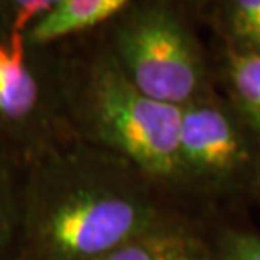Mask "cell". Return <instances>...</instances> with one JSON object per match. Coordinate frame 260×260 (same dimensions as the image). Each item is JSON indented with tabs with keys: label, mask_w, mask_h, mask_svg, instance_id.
<instances>
[{
	"label": "cell",
	"mask_w": 260,
	"mask_h": 260,
	"mask_svg": "<svg viewBox=\"0 0 260 260\" xmlns=\"http://www.w3.org/2000/svg\"><path fill=\"white\" fill-rule=\"evenodd\" d=\"M183 215L128 160L70 140L24 162L14 260H103Z\"/></svg>",
	"instance_id": "1"
},
{
	"label": "cell",
	"mask_w": 260,
	"mask_h": 260,
	"mask_svg": "<svg viewBox=\"0 0 260 260\" xmlns=\"http://www.w3.org/2000/svg\"><path fill=\"white\" fill-rule=\"evenodd\" d=\"M58 49L61 108L71 137L128 160L184 211L201 218L186 200L179 173L181 108L140 93L100 32Z\"/></svg>",
	"instance_id": "2"
},
{
	"label": "cell",
	"mask_w": 260,
	"mask_h": 260,
	"mask_svg": "<svg viewBox=\"0 0 260 260\" xmlns=\"http://www.w3.org/2000/svg\"><path fill=\"white\" fill-rule=\"evenodd\" d=\"M194 2L128 0L100 36L127 80L152 100L184 108L216 90L213 54Z\"/></svg>",
	"instance_id": "3"
},
{
	"label": "cell",
	"mask_w": 260,
	"mask_h": 260,
	"mask_svg": "<svg viewBox=\"0 0 260 260\" xmlns=\"http://www.w3.org/2000/svg\"><path fill=\"white\" fill-rule=\"evenodd\" d=\"M48 4L0 0V149L22 162L75 140L61 108L59 49L27 38Z\"/></svg>",
	"instance_id": "4"
},
{
	"label": "cell",
	"mask_w": 260,
	"mask_h": 260,
	"mask_svg": "<svg viewBox=\"0 0 260 260\" xmlns=\"http://www.w3.org/2000/svg\"><path fill=\"white\" fill-rule=\"evenodd\" d=\"M179 173L186 200L201 218L225 220L255 205L260 145L218 90L181 108Z\"/></svg>",
	"instance_id": "5"
},
{
	"label": "cell",
	"mask_w": 260,
	"mask_h": 260,
	"mask_svg": "<svg viewBox=\"0 0 260 260\" xmlns=\"http://www.w3.org/2000/svg\"><path fill=\"white\" fill-rule=\"evenodd\" d=\"M215 221L189 215L173 218L103 260H221L213 237Z\"/></svg>",
	"instance_id": "6"
},
{
	"label": "cell",
	"mask_w": 260,
	"mask_h": 260,
	"mask_svg": "<svg viewBox=\"0 0 260 260\" xmlns=\"http://www.w3.org/2000/svg\"><path fill=\"white\" fill-rule=\"evenodd\" d=\"M128 0H49L29 25L27 38L43 48L58 49L98 34Z\"/></svg>",
	"instance_id": "7"
},
{
	"label": "cell",
	"mask_w": 260,
	"mask_h": 260,
	"mask_svg": "<svg viewBox=\"0 0 260 260\" xmlns=\"http://www.w3.org/2000/svg\"><path fill=\"white\" fill-rule=\"evenodd\" d=\"M215 85L260 145V54L213 49Z\"/></svg>",
	"instance_id": "8"
},
{
	"label": "cell",
	"mask_w": 260,
	"mask_h": 260,
	"mask_svg": "<svg viewBox=\"0 0 260 260\" xmlns=\"http://www.w3.org/2000/svg\"><path fill=\"white\" fill-rule=\"evenodd\" d=\"M194 5L198 19L213 30L216 46L260 54V0H213Z\"/></svg>",
	"instance_id": "9"
},
{
	"label": "cell",
	"mask_w": 260,
	"mask_h": 260,
	"mask_svg": "<svg viewBox=\"0 0 260 260\" xmlns=\"http://www.w3.org/2000/svg\"><path fill=\"white\" fill-rule=\"evenodd\" d=\"M24 162L0 149V260H14Z\"/></svg>",
	"instance_id": "10"
},
{
	"label": "cell",
	"mask_w": 260,
	"mask_h": 260,
	"mask_svg": "<svg viewBox=\"0 0 260 260\" xmlns=\"http://www.w3.org/2000/svg\"><path fill=\"white\" fill-rule=\"evenodd\" d=\"M221 260H260V233L232 221L216 220L213 225Z\"/></svg>",
	"instance_id": "11"
},
{
	"label": "cell",
	"mask_w": 260,
	"mask_h": 260,
	"mask_svg": "<svg viewBox=\"0 0 260 260\" xmlns=\"http://www.w3.org/2000/svg\"><path fill=\"white\" fill-rule=\"evenodd\" d=\"M255 205H257V206L260 208V194H258V198H257V201H255Z\"/></svg>",
	"instance_id": "12"
}]
</instances>
